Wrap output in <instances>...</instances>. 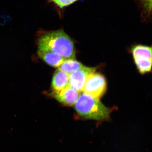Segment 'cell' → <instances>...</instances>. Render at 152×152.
<instances>
[{
  "label": "cell",
  "mask_w": 152,
  "mask_h": 152,
  "mask_svg": "<svg viewBox=\"0 0 152 152\" xmlns=\"http://www.w3.org/2000/svg\"><path fill=\"white\" fill-rule=\"evenodd\" d=\"M141 1L147 10L151 12L152 9V0H141Z\"/></svg>",
  "instance_id": "cell-11"
},
{
  "label": "cell",
  "mask_w": 152,
  "mask_h": 152,
  "mask_svg": "<svg viewBox=\"0 0 152 152\" xmlns=\"http://www.w3.org/2000/svg\"><path fill=\"white\" fill-rule=\"evenodd\" d=\"M75 109L82 118L98 121L108 119L111 111L99 99L83 92L80 94L75 104Z\"/></svg>",
  "instance_id": "cell-2"
},
{
  "label": "cell",
  "mask_w": 152,
  "mask_h": 152,
  "mask_svg": "<svg viewBox=\"0 0 152 152\" xmlns=\"http://www.w3.org/2000/svg\"><path fill=\"white\" fill-rule=\"evenodd\" d=\"M77 0H50V1L54 3L61 8L72 4Z\"/></svg>",
  "instance_id": "cell-10"
},
{
  "label": "cell",
  "mask_w": 152,
  "mask_h": 152,
  "mask_svg": "<svg viewBox=\"0 0 152 152\" xmlns=\"http://www.w3.org/2000/svg\"><path fill=\"white\" fill-rule=\"evenodd\" d=\"M80 92L70 86L55 95V98L65 105L72 106L75 105L80 95Z\"/></svg>",
  "instance_id": "cell-7"
},
{
  "label": "cell",
  "mask_w": 152,
  "mask_h": 152,
  "mask_svg": "<svg viewBox=\"0 0 152 152\" xmlns=\"http://www.w3.org/2000/svg\"><path fill=\"white\" fill-rule=\"evenodd\" d=\"M106 89L107 83L104 77L95 72L88 77L82 92L99 99L105 94Z\"/></svg>",
  "instance_id": "cell-3"
},
{
  "label": "cell",
  "mask_w": 152,
  "mask_h": 152,
  "mask_svg": "<svg viewBox=\"0 0 152 152\" xmlns=\"http://www.w3.org/2000/svg\"><path fill=\"white\" fill-rule=\"evenodd\" d=\"M38 50L53 52L66 59L75 58L73 42L61 30L50 32L41 36L38 39Z\"/></svg>",
  "instance_id": "cell-1"
},
{
  "label": "cell",
  "mask_w": 152,
  "mask_h": 152,
  "mask_svg": "<svg viewBox=\"0 0 152 152\" xmlns=\"http://www.w3.org/2000/svg\"><path fill=\"white\" fill-rule=\"evenodd\" d=\"M38 54L39 56L45 62L55 67H58L66 59L59 55L48 51L38 50Z\"/></svg>",
  "instance_id": "cell-8"
},
{
  "label": "cell",
  "mask_w": 152,
  "mask_h": 152,
  "mask_svg": "<svg viewBox=\"0 0 152 152\" xmlns=\"http://www.w3.org/2000/svg\"><path fill=\"white\" fill-rule=\"evenodd\" d=\"M96 68L84 66L69 75V86L76 91H83L87 79L91 74L95 72Z\"/></svg>",
  "instance_id": "cell-5"
},
{
  "label": "cell",
  "mask_w": 152,
  "mask_h": 152,
  "mask_svg": "<svg viewBox=\"0 0 152 152\" xmlns=\"http://www.w3.org/2000/svg\"><path fill=\"white\" fill-rule=\"evenodd\" d=\"M83 66L81 63L75 59H67L58 68L61 70L69 75Z\"/></svg>",
  "instance_id": "cell-9"
},
{
  "label": "cell",
  "mask_w": 152,
  "mask_h": 152,
  "mask_svg": "<svg viewBox=\"0 0 152 152\" xmlns=\"http://www.w3.org/2000/svg\"><path fill=\"white\" fill-rule=\"evenodd\" d=\"M69 77L59 69L57 70L54 74L52 79L51 88L54 94H58L69 86Z\"/></svg>",
  "instance_id": "cell-6"
},
{
  "label": "cell",
  "mask_w": 152,
  "mask_h": 152,
  "mask_svg": "<svg viewBox=\"0 0 152 152\" xmlns=\"http://www.w3.org/2000/svg\"><path fill=\"white\" fill-rule=\"evenodd\" d=\"M135 63L141 74L151 72L152 66V50L149 47L140 46L132 52Z\"/></svg>",
  "instance_id": "cell-4"
}]
</instances>
